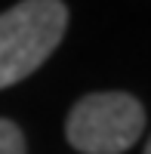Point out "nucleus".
Returning a JSON list of instances; mask_svg holds the SVG:
<instances>
[{
    "label": "nucleus",
    "instance_id": "obj_1",
    "mask_svg": "<svg viewBox=\"0 0 151 154\" xmlns=\"http://www.w3.org/2000/svg\"><path fill=\"white\" fill-rule=\"evenodd\" d=\"M68 9L62 0H22L0 16V89L25 80L65 37Z\"/></svg>",
    "mask_w": 151,
    "mask_h": 154
},
{
    "label": "nucleus",
    "instance_id": "obj_2",
    "mask_svg": "<svg viewBox=\"0 0 151 154\" xmlns=\"http://www.w3.org/2000/svg\"><path fill=\"white\" fill-rule=\"evenodd\" d=\"M145 133V108L130 93H93L71 108L68 142L83 154H123Z\"/></svg>",
    "mask_w": 151,
    "mask_h": 154
},
{
    "label": "nucleus",
    "instance_id": "obj_3",
    "mask_svg": "<svg viewBox=\"0 0 151 154\" xmlns=\"http://www.w3.org/2000/svg\"><path fill=\"white\" fill-rule=\"evenodd\" d=\"M0 154H25V136L12 120H0Z\"/></svg>",
    "mask_w": 151,
    "mask_h": 154
}]
</instances>
